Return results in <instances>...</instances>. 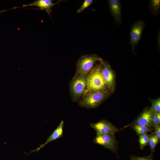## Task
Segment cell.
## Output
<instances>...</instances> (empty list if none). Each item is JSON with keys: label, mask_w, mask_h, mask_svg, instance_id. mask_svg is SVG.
Listing matches in <instances>:
<instances>
[{"label": "cell", "mask_w": 160, "mask_h": 160, "mask_svg": "<svg viewBox=\"0 0 160 160\" xmlns=\"http://www.w3.org/2000/svg\"><path fill=\"white\" fill-rule=\"evenodd\" d=\"M149 135L145 133L139 135V142L140 149L143 150L145 146L148 144Z\"/></svg>", "instance_id": "obj_15"}, {"label": "cell", "mask_w": 160, "mask_h": 160, "mask_svg": "<svg viewBox=\"0 0 160 160\" xmlns=\"http://www.w3.org/2000/svg\"><path fill=\"white\" fill-rule=\"evenodd\" d=\"M152 156L151 154L148 156L144 157H139L135 155H132L130 156V160H153Z\"/></svg>", "instance_id": "obj_20"}, {"label": "cell", "mask_w": 160, "mask_h": 160, "mask_svg": "<svg viewBox=\"0 0 160 160\" xmlns=\"http://www.w3.org/2000/svg\"><path fill=\"white\" fill-rule=\"evenodd\" d=\"M160 1L152 0L150 1V8L152 13L155 15L158 14L159 11Z\"/></svg>", "instance_id": "obj_16"}, {"label": "cell", "mask_w": 160, "mask_h": 160, "mask_svg": "<svg viewBox=\"0 0 160 160\" xmlns=\"http://www.w3.org/2000/svg\"><path fill=\"white\" fill-rule=\"evenodd\" d=\"M153 113V112L150 109H145L132 123L131 125H144L152 128L153 127L152 120Z\"/></svg>", "instance_id": "obj_9"}, {"label": "cell", "mask_w": 160, "mask_h": 160, "mask_svg": "<svg viewBox=\"0 0 160 160\" xmlns=\"http://www.w3.org/2000/svg\"><path fill=\"white\" fill-rule=\"evenodd\" d=\"M91 127L95 131L96 135L111 134L114 135L121 129H119L110 122L102 120L96 123L90 124Z\"/></svg>", "instance_id": "obj_6"}, {"label": "cell", "mask_w": 160, "mask_h": 160, "mask_svg": "<svg viewBox=\"0 0 160 160\" xmlns=\"http://www.w3.org/2000/svg\"><path fill=\"white\" fill-rule=\"evenodd\" d=\"M87 86L85 93L91 91H108L102 75V65L100 63L87 75Z\"/></svg>", "instance_id": "obj_1"}, {"label": "cell", "mask_w": 160, "mask_h": 160, "mask_svg": "<svg viewBox=\"0 0 160 160\" xmlns=\"http://www.w3.org/2000/svg\"><path fill=\"white\" fill-rule=\"evenodd\" d=\"M145 26V23L142 20H139L134 23L131 26L129 43L133 52L134 51L136 46L140 40Z\"/></svg>", "instance_id": "obj_7"}, {"label": "cell", "mask_w": 160, "mask_h": 160, "mask_svg": "<svg viewBox=\"0 0 160 160\" xmlns=\"http://www.w3.org/2000/svg\"><path fill=\"white\" fill-rule=\"evenodd\" d=\"M93 142L101 145L112 152L117 153V142L114 135L111 134L96 135Z\"/></svg>", "instance_id": "obj_5"}, {"label": "cell", "mask_w": 160, "mask_h": 160, "mask_svg": "<svg viewBox=\"0 0 160 160\" xmlns=\"http://www.w3.org/2000/svg\"><path fill=\"white\" fill-rule=\"evenodd\" d=\"M131 126V127L138 135L147 133L151 132L153 130L152 128L146 126L134 125Z\"/></svg>", "instance_id": "obj_13"}, {"label": "cell", "mask_w": 160, "mask_h": 160, "mask_svg": "<svg viewBox=\"0 0 160 160\" xmlns=\"http://www.w3.org/2000/svg\"><path fill=\"white\" fill-rule=\"evenodd\" d=\"M159 140L158 138L154 133L149 135L148 144L150 145L151 151V155L152 156L153 153L155 152L156 147L158 144Z\"/></svg>", "instance_id": "obj_14"}, {"label": "cell", "mask_w": 160, "mask_h": 160, "mask_svg": "<svg viewBox=\"0 0 160 160\" xmlns=\"http://www.w3.org/2000/svg\"><path fill=\"white\" fill-rule=\"evenodd\" d=\"M53 1L52 0H37L31 4L23 5V7H24L28 6H34L38 7L40 9L45 10L47 13L51 17L52 8L54 7L55 5L59 2H58L57 3H53Z\"/></svg>", "instance_id": "obj_12"}, {"label": "cell", "mask_w": 160, "mask_h": 160, "mask_svg": "<svg viewBox=\"0 0 160 160\" xmlns=\"http://www.w3.org/2000/svg\"><path fill=\"white\" fill-rule=\"evenodd\" d=\"M102 65V72L104 79L111 92L114 91L115 88V77L113 71L110 64L107 62L103 60L100 63Z\"/></svg>", "instance_id": "obj_8"}, {"label": "cell", "mask_w": 160, "mask_h": 160, "mask_svg": "<svg viewBox=\"0 0 160 160\" xmlns=\"http://www.w3.org/2000/svg\"><path fill=\"white\" fill-rule=\"evenodd\" d=\"M108 2L110 10L115 23L120 24L122 20L120 1L118 0H109Z\"/></svg>", "instance_id": "obj_11"}, {"label": "cell", "mask_w": 160, "mask_h": 160, "mask_svg": "<svg viewBox=\"0 0 160 160\" xmlns=\"http://www.w3.org/2000/svg\"><path fill=\"white\" fill-rule=\"evenodd\" d=\"M87 75L76 73L70 82V91L74 102L79 101L85 93L87 86Z\"/></svg>", "instance_id": "obj_3"}, {"label": "cell", "mask_w": 160, "mask_h": 160, "mask_svg": "<svg viewBox=\"0 0 160 160\" xmlns=\"http://www.w3.org/2000/svg\"><path fill=\"white\" fill-rule=\"evenodd\" d=\"M154 134L158 138L159 140L160 139V126H156L154 127Z\"/></svg>", "instance_id": "obj_21"}, {"label": "cell", "mask_w": 160, "mask_h": 160, "mask_svg": "<svg viewBox=\"0 0 160 160\" xmlns=\"http://www.w3.org/2000/svg\"><path fill=\"white\" fill-rule=\"evenodd\" d=\"M94 1L93 0H85L82 5L77 10L78 13H80L83 12L84 9L92 4Z\"/></svg>", "instance_id": "obj_19"}, {"label": "cell", "mask_w": 160, "mask_h": 160, "mask_svg": "<svg viewBox=\"0 0 160 160\" xmlns=\"http://www.w3.org/2000/svg\"><path fill=\"white\" fill-rule=\"evenodd\" d=\"M64 124V121L61 120L58 126L51 135L48 138L46 142L40 145L38 148L31 151L28 154L35 151L38 152L40 149L45 146L48 143L62 137L63 135Z\"/></svg>", "instance_id": "obj_10"}, {"label": "cell", "mask_w": 160, "mask_h": 160, "mask_svg": "<svg viewBox=\"0 0 160 160\" xmlns=\"http://www.w3.org/2000/svg\"><path fill=\"white\" fill-rule=\"evenodd\" d=\"M151 106L150 109L153 112L160 113V99L159 97L151 100Z\"/></svg>", "instance_id": "obj_17"}, {"label": "cell", "mask_w": 160, "mask_h": 160, "mask_svg": "<svg viewBox=\"0 0 160 160\" xmlns=\"http://www.w3.org/2000/svg\"><path fill=\"white\" fill-rule=\"evenodd\" d=\"M152 120L153 127L156 126L160 125V113L153 112Z\"/></svg>", "instance_id": "obj_18"}, {"label": "cell", "mask_w": 160, "mask_h": 160, "mask_svg": "<svg viewBox=\"0 0 160 160\" xmlns=\"http://www.w3.org/2000/svg\"><path fill=\"white\" fill-rule=\"evenodd\" d=\"M103 60L95 54L85 55L81 56L76 64V73L87 75L93 68L95 63Z\"/></svg>", "instance_id": "obj_4"}, {"label": "cell", "mask_w": 160, "mask_h": 160, "mask_svg": "<svg viewBox=\"0 0 160 160\" xmlns=\"http://www.w3.org/2000/svg\"><path fill=\"white\" fill-rule=\"evenodd\" d=\"M110 93L108 91H88L78 101L79 105L87 108H96L108 98Z\"/></svg>", "instance_id": "obj_2"}]
</instances>
